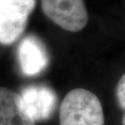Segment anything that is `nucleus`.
I'll list each match as a JSON object with an SVG mask.
<instances>
[{
    "instance_id": "2",
    "label": "nucleus",
    "mask_w": 125,
    "mask_h": 125,
    "mask_svg": "<svg viewBox=\"0 0 125 125\" xmlns=\"http://www.w3.org/2000/svg\"><path fill=\"white\" fill-rule=\"evenodd\" d=\"M37 0H0V45L14 44L23 34Z\"/></svg>"
},
{
    "instance_id": "5",
    "label": "nucleus",
    "mask_w": 125,
    "mask_h": 125,
    "mask_svg": "<svg viewBox=\"0 0 125 125\" xmlns=\"http://www.w3.org/2000/svg\"><path fill=\"white\" fill-rule=\"evenodd\" d=\"M0 125H35L21 94L0 86Z\"/></svg>"
},
{
    "instance_id": "3",
    "label": "nucleus",
    "mask_w": 125,
    "mask_h": 125,
    "mask_svg": "<svg viewBox=\"0 0 125 125\" xmlns=\"http://www.w3.org/2000/svg\"><path fill=\"white\" fill-rule=\"evenodd\" d=\"M41 8L48 20L70 32L83 31L89 21L84 0H41Z\"/></svg>"
},
{
    "instance_id": "7",
    "label": "nucleus",
    "mask_w": 125,
    "mask_h": 125,
    "mask_svg": "<svg viewBox=\"0 0 125 125\" xmlns=\"http://www.w3.org/2000/svg\"><path fill=\"white\" fill-rule=\"evenodd\" d=\"M125 75H123L121 77V79L119 81L118 84H117L116 88V94H117V99L118 102L120 105L122 110H124L125 108Z\"/></svg>"
},
{
    "instance_id": "4",
    "label": "nucleus",
    "mask_w": 125,
    "mask_h": 125,
    "mask_svg": "<svg viewBox=\"0 0 125 125\" xmlns=\"http://www.w3.org/2000/svg\"><path fill=\"white\" fill-rule=\"evenodd\" d=\"M21 96L28 114L35 122L48 120L57 107V94L45 85H29L22 89Z\"/></svg>"
},
{
    "instance_id": "1",
    "label": "nucleus",
    "mask_w": 125,
    "mask_h": 125,
    "mask_svg": "<svg viewBox=\"0 0 125 125\" xmlns=\"http://www.w3.org/2000/svg\"><path fill=\"white\" fill-rule=\"evenodd\" d=\"M60 125H105L99 98L89 90L76 88L63 98L59 108Z\"/></svg>"
},
{
    "instance_id": "8",
    "label": "nucleus",
    "mask_w": 125,
    "mask_h": 125,
    "mask_svg": "<svg viewBox=\"0 0 125 125\" xmlns=\"http://www.w3.org/2000/svg\"><path fill=\"white\" fill-rule=\"evenodd\" d=\"M122 125H125V117H122Z\"/></svg>"
},
{
    "instance_id": "6",
    "label": "nucleus",
    "mask_w": 125,
    "mask_h": 125,
    "mask_svg": "<svg viewBox=\"0 0 125 125\" xmlns=\"http://www.w3.org/2000/svg\"><path fill=\"white\" fill-rule=\"evenodd\" d=\"M18 58L23 73L28 76L40 73L48 63L44 45L34 35L23 38L18 47Z\"/></svg>"
}]
</instances>
